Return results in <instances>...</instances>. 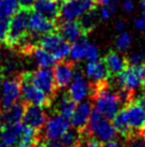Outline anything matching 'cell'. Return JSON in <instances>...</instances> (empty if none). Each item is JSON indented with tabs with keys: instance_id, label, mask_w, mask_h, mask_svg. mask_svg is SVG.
Masks as SVG:
<instances>
[{
	"instance_id": "obj_29",
	"label": "cell",
	"mask_w": 145,
	"mask_h": 147,
	"mask_svg": "<svg viewBox=\"0 0 145 147\" xmlns=\"http://www.w3.org/2000/svg\"><path fill=\"white\" fill-rule=\"evenodd\" d=\"M10 17L3 15L0 12V43H4L9 32Z\"/></svg>"
},
{
	"instance_id": "obj_21",
	"label": "cell",
	"mask_w": 145,
	"mask_h": 147,
	"mask_svg": "<svg viewBox=\"0 0 145 147\" xmlns=\"http://www.w3.org/2000/svg\"><path fill=\"white\" fill-rule=\"evenodd\" d=\"M25 110V102H15L9 109L0 112V120L2 123H20L23 119Z\"/></svg>"
},
{
	"instance_id": "obj_20",
	"label": "cell",
	"mask_w": 145,
	"mask_h": 147,
	"mask_svg": "<svg viewBox=\"0 0 145 147\" xmlns=\"http://www.w3.org/2000/svg\"><path fill=\"white\" fill-rule=\"evenodd\" d=\"M27 57L33 58L36 65L40 68H50V67H53L56 63V59L53 58V55L48 51H46L37 44L33 45L30 49V51L27 54Z\"/></svg>"
},
{
	"instance_id": "obj_16",
	"label": "cell",
	"mask_w": 145,
	"mask_h": 147,
	"mask_svg": "<svg viewBox=\"0 0 145 147\" xmlns=\"http://www.w3.org/2000/svg\"><path fill=\"white\" fill-rule=\"evenodd\" d=\"M102 61L107 67L109 73L112 76H117L129 65L128 59L124 55L117 53L115 51H109L105 55Z\"/></svg>"
},
{
	"instance_id": "obj_13",
	"label": "cell",
	"mask_w": 145,
	"mask_h": 147,
	"mask_svg": "<svg viewBox=\"0 0 145 147\" xmlns=\"http://www.w3.org/2000/svg\"><path fill=\"white\" fill-rule=\"evenodd\" d=\"M63 1L64 0H35L32 9L57 24L60 17L61 7Z\"/></svg>"
},
{
	"instance_id": "obj_11",
	"label": "cell",
	"mask_w": 145,
	"mask_h": 147,
	"mask_svg": "<svg viewBox=\"0 0 145 147\" xmlns=\"http://www.w3.org/2000/svg\"><path fill=\"white\" fill-rule=\"evenodd\" d=\"M76 65L74 60H58L53 65V78L58 89H63L71 84Z\"/></svg>"
},
{
	"instance_id": "obj_39",
	"label": "cell",
	"mask_w": 145,
	"mask_h": 147,
	"mask_svg": "<svg viewBox=\"0 0 145 147\" xmlns=\"http://www.w3.org/2000/svg\"><path fill=\"white\" fill-rule=\"evenodd\" d=\"M97 4H102V5H106V4H109L112 0H94Z\"/></svg>"
},
{
	"instance_id": "obj_19",
	"label": "cell",
	"mask_w": 145,
	"mask_h": 147,
	"mask_svg": "<svg viewBox=\"0 0 145 147\" xmlns=\"http://www.w3.org/2000/svg\"><path fill=\"white\" fill-rule=\"evenodd\" d=\"M88 91H89V84L85 81L84 76L80 72L76 73L74 81L71 84V87L69 89V97L76 103L81 102L83 98L88 94Z\"/></svg>"
},
{
	"instance_id": "obj_28",
	"label": "cell",
	"mask_w": 145,
	"mask_h": 147,
	"mask_svg": "<svg viewBox=\"0 0 145 147\" xmlns=\"http://www.w3.org/2000/svg\"><path fill=\"white\" fill-rule=\"evenodd\" d=\"M123 147H145L144 133H133L126 138Z\"/></svg>"
},
{
	"instance_id": "obj_38",
	"label": "cell",
	"mask_w": 145,
	"mask_h": 147,
	"mask_svg": "<svg viewBox=\"0 0 145 147\" xmlns=\"http://www.w3.org/2000/svg\"><path fill=\"white\" fill-rule=\"evenodd\" d=\"M125 27V23L123 21H120L116 23V26H115V29H116L117 31H121L122 29Z\"/></svg>"
},
{
	"instance_id": "obj_14",
	"label": "cell",
	"mask_w": 145,
	"mask_h": 147,
	"mask_svg": "<svg viewBox=\"0 0 145 147\" xmlns=\"http://www.w3.org/2000/svg\"><path fill=\"white\" fill-rule=\"evenodd\" d=\"M92 111V101L91 100L80 102L78 105H76V109L71 117L72 127L81 132H84L88 127V123H89V119Z\"/></svg>"
},
{
	"instance_id": "obj_17",
	"label": "cell",
	"mask_w": 145,
	"mask_h": 147,
	"mask_svg": "<svg viewBox=\"0 0 145 147\" xmlns=\"http://www.w3.org/2000/svg\"><path fill=\"white\" fill-rule=\"evenodd\" d=\"M25 126L21 123H3L0 129V139L7 146H15L23 134Z\"/></svg>"
},
{
	"instance_id": "obj_45",
	"label": "cell",
	"mask_w": 145,
	"mask_h": 147,
	"mask_svg": "<svg viewBox=\"0 0 145 147\" xmlns=\"http://www.w3.org/2000/svg\"><path fill=\"white\" fill-rule=\"evenodd\" d=\"M0 112H1V107H0Z\"/></svg>"
},
{
	"instance_id": "obj_23",
	"label": "cell",
	"mask_w": 145,
	"mask_h": 147,
	"mask_svg": "<svg viewBox=\"0 0 145 147\" xmlns=\"http://www.w3.org/2000/svg\"><path fill=\"white\" fill-rule=\"evenodd\" d=\"M96 10H92L89 12L84 13L83 15H81L78 18V24L80 26L81 31L84 34L85 37L92 32L94 28H95V25H96Z\"/></svg>"
},
{
	"instance_id": "obj_2",
	"label": "cell",
	"mask_w": 145,
	"mask_h": 147,
	"mask_svg": "<svg viewBox=\"0 0 145 147\" xmlns=\"http://www.w3.org/2000/svg\"><path fill=\"white\" fill-rule=\"evenodd\" d=\"M85 132L99 140L101 143L115 139L116 136V131L113 125L109 121V119L105 118L96 109H94L91 113Z\"/></svg>"
},
{
	"instance_id": "obj_41",
	"label": "cell",
	"mask_w": 145,
	"mask_h": 147,
	"mask_svg": "<svg viewBox=\"0 0 145 147\" xmlns=\"http://www.w3.org/2000/svg\"><path fill=\"white\" fill-rule=\"evenodd\" d=\"M2 126H3V123H1V120H0V129H1V128H2Z\"/></svg>"
},
{
	"instance_id": "obj_9",
	"label": "cell",
	"mask_w": 145,
	"mask_h": 147,
	"mask_svg": "<svg viewBox=\"0 0 145 147\" xmlns=\"http://www.w3.org/2000/svg\"><path fill=\"white\" fill-rule=\"evenodd\" d=\"M47 119H48V116L44 112L43 107L25 102L24 115L21 119L23 125L41 132L44 129L45 125L47 123Z\"/></svg>"
},
{
	"instance_id": "obj_44",
	"label": "cell",
	"mask_w": 145,
	"mask_h": 147,
	"mask_svg": "<svg viewBox=\"0 0 145 147\" xmlns=\"http://www.w3.org/2000/svg\"><path fill=\"white\" fill-rule=\"evenodd\" d=\"M60 147H64V146H62V145H61V146Z\"/></svg>"
},
{
	"instance_id": "obj_33",
	"label": "cell",
	"mask_w": 145,
	"mask_h": 147,
	"mask_svg": "<svg viewBox=\"0 0 145 147\" xmlns=\"http://www.w3.org/2000/svg\"><path fill=\"white\" fill-rule=\"evenodd\" d=\"M134 25H136V28L137 29H139L140 31L145 32V12L142 14V17L136 20Z\"/></svg>"
},
{
	"instance_id": "obj_22",
	"label": "cell",
	"mask_w": 145,
	"mask_h": 147,
	"mask_svg": "<svg viewBox=\"0 0 145 147\" xmlns=\"http://www.w3.org/2000/svg\"><path fill=\"white\" fill-rule=\"evenodd\" d=\"M82 135L83 132L76 128H69L61 136V145L64 147H82Z\"/></svg>"
},
{
	"instance_id": "obj_12",
	"label": "cell",
	"mask_w": 145,
	"mask_h": 147,
	"mask_svg": "<svg viewBox=\"0 0 145 147\" xmlns=\"http://www.w3.org/2000/svg\"><path fill=\"white\" fill-rule=\"evenodd\" d=\"M69 120L61 115H55L47 119L45 125L44 139L50 141H58L69 128Z\"/></svg>"
},
{
	"instance_id": "obj_7",
	"label": "cell",
	"mask_w": 145,
	"mask_h": 147,
	"mask_svg": "<svg viewBox=\"0 0 145 147\" xmlns=\"http://www.w3.org/2000/svg\"><path fill=\"white\" fill-rule=\"evenodd\" d=\"M20 94H21L20 75H14L3 80L1 84V100H0L1 111L9 109L11 105L17 102Z\"/></svg>"
},
{
	"instance_id": "obj_5",
	"label": "cell",
	"mask_w": 145,
	"mask_h": 147,
	"mask_svg": "<svg viewBox=\"0 0 145 147\" xmlns=\"http://www.w3.org/2000/svg\"><path fill=\"white\" fill-rule=\"evenodd\" d=\"M20 75L21 81V94L23 101L31 103L41 107H49L53 103V99L43 92L42 90L36 88L32 83L30 82L28 75V71L23 72Z\"/></svg>"
},
{
	"instance_id": "obj_15",
	"label": "cell",
	"mask_w": 145,
	"mask_h": 147,
	"mask_svg": "<svg viewBox=\"0 0 145 147\" xmlns=\"http://www.w3.org/2000/svg\"><path fill=\"white\" fill-rule=\"evenodd\" d=\"M57 32L59 33L65 41L69 42V44L71 43L72 44V43L85 38V36L81 31L80 26L77 21L57 23Z\"/></svg>"
},
{
	"instance_id": "obj_37",
	"label": "cell",
	"mask_w": 145,
	"mask_h": 147,
	"mask_svg": "<svg viewBox=\"0 0 145 147\" xmlns=\"http://www.w3.org/2000/svg\"><path fill=\"white\" fill-rule=\"evenodd\" d=\"M136 102H137L138 104H139V105L141 106L142 109L145 111V92L143 94H141V96L137 99V101H136Z\"/></svg>"
},
{
	"instance_id": "obj_27",
	"label": "cell",
	"mask_w": 145,
	"mask_h": 147,
	"mask_svg": "<svg viewBox=\"0 0 145 147\" xmlns=\"http://www.w3.org/2000/svg\"><path fill=\"white\" fill-rule=\"evenodd\" d=\"M17 0H0V12L8 17L13 16L19 10Z\"/></svg>"
},
{
	"instance_id": "obj_6",
	"label": "cell",
	"mask_w": 145,
	"mask_h": 147,
	"mask_svg": "<svg viewBox=\"0 0 145 147\" xmlns=\"http://www.w3.org/2000/svg\"><path fill=\"white\" fill-rule=\"evenodd\" d=\"M29 80L36 88L42 90L48 97L53 99L58 92L53 71L48 68H39L35 71H28Z\"/></svg>"
},
{
	"instance_id": "obj_43",
	"label": "cell",
	"mask_w": 145,
	"mask_h": 147,
	"mask_svg": "<svg viewBox=\"0 0 145 147\" xmlns=\"http://www.w3.org/2000/svg\"><path fill=\"white\" fill-rule=\"evenodd\" d=\"M144 140H145V132H144Z\"/></svg>"
},
{
	"instance_id": "obj_1",
	"label": "cell",
	"mask_w": 145,
	"mask_h": 147,
	"mask_svg": "<svg viewBox=\"0 0 145 147\" xmlns=\"http://www.w3.org/2000/svg\"><path fill=\"white\" fill-rule=\"evenodd\" d=\"M33 9L19 8L10 20L9 32L4 43L10 49H16L18 44L28 36V23Z\"/></svg>"
},
{
	"instance_id": "obj_42",
	"label": "cell",
	"mask_w": 145,
	"mask_h": 147,
	"mask_svg": "<svg viewBox=\"0 0 145 147\" xmlns=\"http://www.w3.org/2000/svg\"><path fill=\"white\" fill-rule=\"evenodd\" d=\"M36 147H44V146H36Z\"/></svg>"
},
{
	"instance_id": "obj_35",
	"label": "cell",
	"mask_w": 145,
	"mask_h": 147,
	"mask_svg": "<svg viewBox=\"0 0 145 147\" xmlns=\"http://www.w3.org/2000/svg\"><path fill=\"white\" fill-rule=\"evenodd\" d=\"M19 3L20 8H28L31 9L33 7V3L35 2V0H17Z\"/></svg>"
},
{
	"instance_id": "obj_10",
	"label": "cell",
	"mask_w": 145,
	"mask_h": 147,
	"mask_svg": "<svg viewBox=\"0 0 145 147\" xmlns=\"http://www.w3.org/2000/svg\"><path fill=\"white\" fill-rule=\"evenodd\" d=\"M122 110L124 111L126 120L133 133L145 132V111L137 102L126 104Z\"/></svg>"
},
{
	"instance_id": "obj_30",
	"label": "cell",
	"mask_w": 145,
	"mask_h": 147,
	"mask_svg": "<svg viewBox=\"0 0 145 147\" xmlns=\"http://www.w3.org/2000/svg\"><path fill=\"white\" fill-rule=\"evenodd\" d=\"M130 45H131V36L129 33L124 32L116 38V46L121 51L128 49Z\"/></svg>"
},
{
	"instance_id": "obj_25",
	"label": "cell",
	"mask_w": 145,
	"mask_h": 147,
	"mask_svg": "<svg viewBox=\"0 0 145 147\" xmlns=\"http://www.w3.org/2000/svg\"><path fill=\"white\" fill-rule=\"evenodd\" d=\"M91 43L85 40V38L81 39L79 41L72 43V45L71 46V57L72 60L74 61H79L86 58V54H88V49Z\"/></svg>"
},
{
	"instance_id": "obj_26",
	"label": "cell",
	"mask_w": 145,
	"mask_h": 147,
	"mask_svg": "<svg viewBox=\"0 0 145 147\" xmlns=\"http://www.w3.org/2000/svg\"><path fill=\"white\" fill-rule=\"evenodd\" d=\"M76 102L69 97V94H64L61 98L59 104H58V114L69 120L72 113H74V111L76 109Z\"/></svg>"
},
{
	"instance_id": "obj_36",
	"label": "cell",
	"mask_w": 145,
	"mask_h": 147,
	"mask_svg": "<svg viewBox=\"0 0 145 147\" xmlns=\"http://www.w3.org/2000/svg\"><path fill=\"white\" fill-rule=\"evenodd\" d=\"M133 2L131 0H126L125 2H124V10H125L126 12H132L133 11Z\"/></svg>"
},
{
	"instance_id": "obj_32",
	"label": "cell",
	"mask_w": 145,
	"mask_h": 147,
	"mask_svg": "<svg viewBox=\"0 0 145 147\" xmlns=\"http://www.w3.org/2000/svg\"><path fill=\"white\" fill-rule=\"evenodd\" d=\"M97 58H98V49L95 45L90 44L85 59H88L89 61H95V60H97Z\"/></svg>"
},
{
	"instance_id": "obj_31",
	"label": "cell",
	"mask_w": 145,
	"mask_h": 147,
	"mask_svg": "<svg viewBox=\"0 0 145 147\" xmlns=\"http://www.w3.org/2000/svg\"><path fill=\"white\" fill-rule=\"evenodd\" d=\"M114 12H115V5L114 4H106L100 11V17L102 20H108Z\"/></svg>"
},
{
	"instance_id": "obj_18",
	"label": "cell",
	"mask_w": 145,
	"mask_h": 147,
	"mask_svg": "<svg viewBox=\"0 0 145 147\" xmlns=\"http://www.w3.org/2000/svg\"><path fill=\"white\" fill-rule=\"evenodd\" d=\"M85 72H86L88 78L91 80V83L109 81V78L111 76L102 60L89 61V63L86 65Z\"/></svg>"
},
{
	"instance_id": "obj_24",
	"label": "cell",
	"mask_w": 145,
	"mask_h": 147,
	"mask_svg": "<svg viewBox=\"0 0 145 147\" xmlns=\"http://www.w3.org/2000/svg\"><path fill=\"white\" fill-rule=\"evenodd\" d=\"M112 120H113L112 125L114 127L115 131H116V133L121 134L124 139H126V138L130 136L131 134H133L132 130L130 129V127H129L128 123L126 120L125 114H124V111L123 110L118 111V113L115 115V117Z\"/></svg>"
},
{
	"instance_id": "obj_8",
	"label": "cell",
	"mask_w": 145,
	"mask_h": 147,
	"mask_svg": "<svg viewBox=\"0 0 145 147\" xmlns=\"http://www.w3.org/2000/svg\"><path fill=\"white\" fill-rule=\"evenodd\" d=\"M28 31L36 41H39V39L42 36L57 31V24L55 22L43 16L39 12L32 10V12L30 13V16H29Z\"/></svg>"
},
{
	"instance_id": "obj_3",
	"label": "cell",
	"mask_w": 145,
	"mask_h": 147,
	"mask_svg": "<svg viewBox=\"0 0 145 147\" xmlns=\"http://www.w3.org/2000/svg\"><path fill=\"white\" fill-rule=\"evenodd\" d=\"M36 44L48 51L56 59V61L65 59L71 53V44L65 41L57 31L42 36Z\"/></svg>"
},
{
	"instance_id": "obj_34",
	"label": "cell",
	"mask_w": 145,
	"mask_h": 147,
	"mask_svg": "<svg viewBox=\"0 0 145 147\" xmlns=\"http://www.w3.org/2000/svg\"><path fill=\"white\" fill-rule=\"evenodd\" d=\"M101 147H123L122 144L116 141V140H110V141H107V142H104Z\"/></svg>"
},
{
	"instance_id": "obj_4",
	"label": "cell",
	"mask_w": 145,
	"mask_h": 147,
	"mask_svg": "<svg viewBox=\"0 0 145 147\" xmlns=\"http://www.w3.org/2000/svg\"><path fill=\"white\" fill-rule=\"evenodd\" d=\"M98 4L94 0H64L61 7L59 22L76 21L84 13L96 10Z\"/></svg>"
},
{
	"instance_id": "obj_40",
	"label": "cell",
	"mask_w": 145,
	"mask_h": 147,
	"mask_svg": "<svg viewBox=\"0 0 145 147\" xmlns=\"http://www.w3.org/2000/svg\"><path fill=\"white\" fill-rule=\"evenodd\" d=\"M141 5H142V8L145 10V0H141Z\"/></svg>"
}]
</instances>
